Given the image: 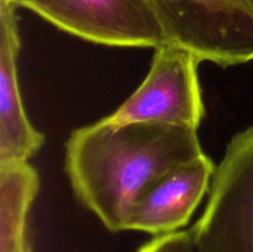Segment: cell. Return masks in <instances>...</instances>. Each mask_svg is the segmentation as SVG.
I'll return each instance as SVG.
<instances>
[{
  "mask_svg": "<svg viewBox=\"0 0 253 252\" xmlns=\"http://www.w3.org/2000/svg\"><path fill=\"white\" fill-rule=\"evenodd\" d=\"M169 43L227 67L253 61L250 0H147Z\"/></svg>",
  "mask_w": 253,
  "mask_h": 252,
  "instance_id": "obj_2",
  "label": "cell"
},
{
  "mask_svg": "<svg viewBox=\"0 0 253 252\" xmlns=\"http://www.w3.org/2000/svg\"><path fill=\"white\" fill-rule=\"evenodd\" d=\"M25 7L62 31L113 47L169 43L147 0H0Z\"/></svg>",
  "mask_w": 253,
  "mask_h": 252,
  "instance_id": "obj_4",
  "label": "cell"
},
{
  "mask_svg": "<svg viewBox=\"0 0 253 252\" xmlns=\"http://www.w3.org/2000/svg\"><path fill=\"white\" fill-rule=\"evenodd\" d=\"M40 189L29 161L0 163V252H30L27 215Z\"/></svg>",
  "mask_w": 253,
  "mask_h": 252,
  "instance_id": "obj_8",
  "label": "cell"
},
{
  "mask_svg": "<svg viewBox=\"0 0 253 252\" xmlns=\"http://www.w3.org/2000/svg\"><path fill=\"white\" fill-rule=\"evenodd\" d=\"M215 169L204 153L170 169L138 198L127 230L158 236L185 226L210 190Z\"/></svg>",
  "mask_w": 253,
  "mask_h": 252,
  "instance_id": "obj_6",
  "label": "cell"
},
{
  "mask_svg": "<svg viewBox=\"0 0 253 252\" xmlns=\"http://www.w3.org/2000/svg\"><path fill=\"white\" fill-rule=\"evenodd\" d=\"M199 62L193 52L178 44L158 47L145 81L104 119L113 124L161 123L198 130L205 115Z\"/></svg>",
  "mask_w": 253,
  "mask_h": 252,
  "instance_id": "obj_5",
  "label": "cell"
},
{
  "mask_svg": "<svg viewBox=\"0 0 253 252\" xmlns=\"http://www.w3.org/2000/svg\"><path fill=\"white\" fill-rule=\"evenodd\" d=\"M200 155L197 128L103 119L71 133L66 172L79 202L118 232L127 230L131 211L148 187Z\"/></svg>",
  "mask_w": 253,
  "mask_h": 252,
  "instance_id": "obj_1",
  "label": "cell"
},
{
  "mask_svg": "<svg viewBox=\"0 0 253 252\" xmlns=\"http://www.w3.org/2000/svg\"><path fill=\"white\" fill-rule=\"evenodd\" d=\"M189 232L199 252H253V126L227 145Z\"/></svg>",
  "mask_w": 253,
  "mask_h": 252,
  "instance_id": "obj_3",
  "label": "cell"
},
{
  "mask_svg": "<svg viewBox=\"0 0 253 252\" xmlns=\"http://www.w3.org/2000/svg\"><path fill=\"white\" fill-rule=\"evenodd\" d=\"M250 1H251V2H252V4H253V0H250Z\"/></svg>",
  "mask_w": 253,
  "mask_h": 252,
  "instance_id": "obj_10",
  "label": "cell"
},
{
  "mask_svg": "<svg viewBox=\"0 0 253 252\" xmlns=\"http://www.w3.org/2000/svg\"><path fill=\"white\" fill-rule=\"evenodd\" d=\"M16 6L0 1V163L29 161L44 143L22 104L17 77L20 52Z\"/></svg>",
  "mask_w": 253,
  "mask_h": 252,
  "instance_id": "obj_7",
  "label": "cell"
},
{
  "mask_svg": "<svg viewBox=\"0 0 253 252\" xmlns=\"http://www.w3.org/2000/svg\"><path fill=\"white\" fill-rule=\"evenodd\" d=\"M137 252H199L189 231H175L158 235L146 242Z\"/></svg>",
  "mask_w": 253,
  "mask_h": 252,
  "instance_id": "obj_9",
  "label": "cell"
}]
</instances>
